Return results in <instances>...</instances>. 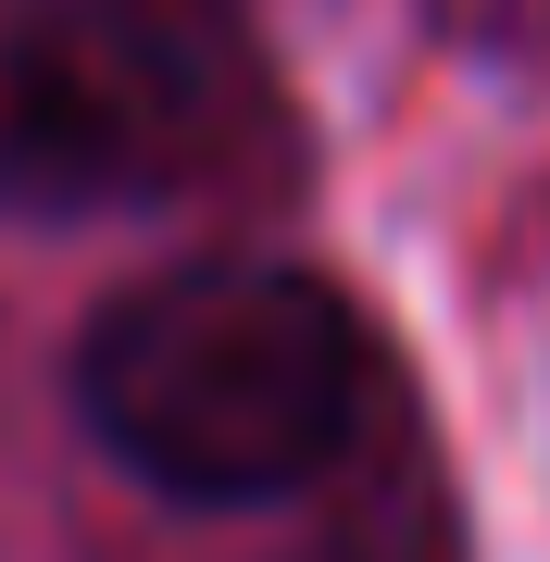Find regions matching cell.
<instances>
[{"mask_svg":"<svg viewBox=\"0 0 550 562\" xmlns=\"http://www.w3.org/2000/svg\"><path fill=\"white\" fill-rule=\"evenodd\" d=\"M76 413L164 501H288L363 438L375 338L301 262H176L101 301Z\"/></svg>","mask_w":550,"mask_h":562,"instance_id":"6da1fadb","label":"cell"},{"mask_svg":"<svg viewBox=\"0 0 550 562\" xmlns=\"http://www.w3.org/2000/svg\"><path fill=\"white\" fill-rule=\"evenodd\" d=\"M238 125L250 50L213 0H0V213H150Z\"/></svg>","mask_w":550,"mask_h":562,"instance_id":"7a4b0ae2","label":"cell"}]
</instances>
